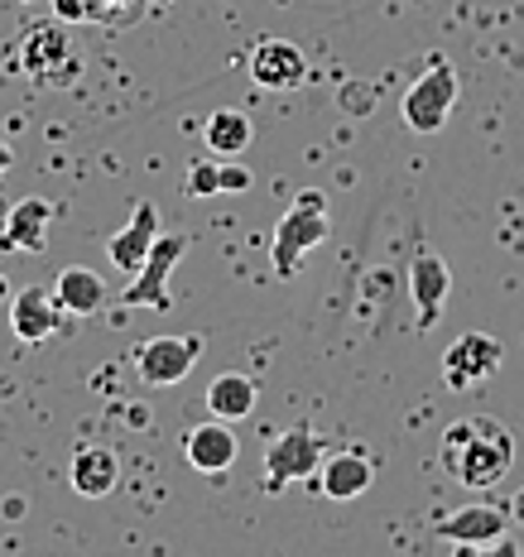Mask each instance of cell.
Masks as SVG:
<instances>
[{
    "instance_id": "1",
    "label": "cell",
    "mask_w": 524,
    "mask_h": 557,
    "mask_svg": "<svg viewBox=\"0 0 524 557\" xmlns=\"http://www.w3.org/2000/svg\"><path fill=\"white\" fill-rule=\"evenodd\" d=\"M438 461L467 491H491L496 481H505L515 467V437L505 423H496L491 413L458 418L452 428H442Z\"/></svg>"
},
{
    "instance_id": "2",
    "label": "cell",
    "mask_w": 524,
    "mask_h": 557,
    "mask_svg": "<svg viewBox=\"0 0 524 557\" xmlns=\"http://www.w3.org/2000/svg\"><path fill=\"white\" fill-rule=\"evenodd\" d=\"M15 67L34 87H73L83 77V53L68 39L63 20H34L15 44Z\"/></svg>"
},
{
    "instance_id": "3",
    "label": "cell",
    "mask_w": 524,
    "mask_h": 557,
    "mask_svg": "<svg viewBox=\"0 0 524 557\" xmlns=\"http://www.w3.org/2000/svg\"><path fill=\"white\" fill-rule=\"evenodd\" d=\"M332 231V216H328V193L318 188H304L294 197L284 216L275 222V240H270V264L279 278H294L304 270L308 250H318Z\"/></svg>"
},
{
    "instance_id": "4",
    "label": "cell",
    "mask_w": 524,
    "mask_h": 557,
    "mask_svg": "<svg viewBox=\"0 0 524 557\" xmlns=\"http://www.w3.org/2000/svg\"><path fill=\"white\" fill-rule=\"evenodd\" d=\"M452 107H458V67H452L448 58H434L428 73L418 77V83L404 87L400 121L410 125L414 135H438L442 125H448Z\"/></svg>"
},
{
    "instance_id": "5",
    "label": "cell",
    "mask_w": 524,
    "mask_h": 557,
    "mask_svg": "<svg viewBox=\"0 0 524 557\" xmlns=\"http://www.w3.org/2000/svg\"><path fill=\"white\" fill-rule=\"evenodd\" d=\"M510 505H462L438 519V539L462 553H510Z\"/></svg>"
},
{
    "instance_id": "6",
    "label": "cell",
    "mask_w": 524,
    "mask_h": 557,
    "mask_svg": "<svg viewBox=\"0 0 524 557\" xmlns=\"http://www.w3.org/2000/svg\"><path fill=\"white\" fill-rule=\"evenodd\" d=\"M322 457H328V451H322V437L313 433L308 423L284 428V433L265 447V485H270V491H284L289 481H308V475H318Z\"/></svg>"
},
{
    "instance_id": "7",
    "label": "cell",
    "mask_w": 524,
    "mask_h": 557,
    "mask_svg": "<svg viewBox=\"0 0 524 557\" xmlns=\"http://www.w3.org/2000/svg\"><path fill=\"white\" fill-rule=\"evenodd\" d=\"M193 240L188 236H159L155 250L145 255V264L131 274V284H125V308H169V278L179 270V260L188 255Z\"/></svg>"
},
{
    "instance_id": "8",
    "label": "cell",
    "mask_w": 524,
    "mask_h": 557,
    "mask_svg": "<svg viewBox=\"0 0 524 557\" xmlns=\"http://www.w3.org/2000/svg\"><path fill=\"white\" fill-rule=\"evenodd\" d=\"M404 284H410V298H414V332L438 327L442 308H448V294H452V274H448V264H442V255H434L428 246H418L410 255Z\"/></svg>"
},
{
    "instance_id": "9",
    "label": "cell",
    "mask_w": 524,
    "mask_h": 557,
    "mask_svg": "<svg viewBox=\"0 0 524 557\" xmlns=\"http://www.w3.org/2000/svg\"><path fill=\"white\" fill-rule=\"evenodd\" d=\"M505 366V346L491 332H467L448 346L442 356V385L448 389H476L482 380H491Z\"/></svg>"
},
{
    "instance_id": "10",
    "label": "cell",
    "mask_w": 524,
    "mask_h": 557,
    "mask_svg": "<svg viewBox=\"0 0 524 557\" xmlns=\"http://www.w3.org/2000/svg\"><path fill=\"white\" fill-rule=\"evenodd\" d=\"M203 361V336H149L135 351V375L145 385H179Z\"/></svg>"
},
{
    "instance_id": "11",
    "label": "cell",
    "mask_w": 524,
    "mask_h": 557,
    "mask_svg": "<svg viewBox=\"0 0 524 557\" xmlns=\"http://www.w3.org/2000/svg\"><path fill=\"white\" fill-rule=\"evenodd\" d=\"M251 77H255V87H265V91L304 87L308 83V58H304L298 44H289V39H260L251 49Z\"/></svg>"
},
{
    "instance_id": "12",
    "label": "cell",
    "mask_w": 524,
    "mask_h": 557,
    "mask_svg": "<svg viewBox=\"0 0 524 557\" xmlns=\"http://www.w3.org/2000/svg\"><path fill=\"white\" fill-rule=\"evenodd\" d=\"M183 457H188V467L203 471V475H227L241 457V443H236L227 418H207V423H197L183 433Z\"/></svg>"
},
{
    "instance_id": "13",
    "label": "cell",
    "mask_w": 524,
    "mask_h": 557,
    "mask_svg": "<svg viewBox=\"0 0 524 557\" xmlns=\"http://www.w3.org/2000/svg\"><path fill=\"white\" fill-rule=\"evenodd\" d=\"M58 298L53 284H25L20 294H10V327L20 342H49L58 332Z\"/></svg>"
},
{
    "instance_id": "14",
    "label": "cell",
    "mask_w": 524,
    "mask_h": 557,
    "mask_svg": "<svg viewBox=\"0 0 524 557\" xmlns=\"http://www.w3.org/2000/svg\"><path fill=\"white\" fill-rule=\"evenodd\" d=\"M68 481L83 500H107V495L121 485V457L107 443H83L73 451V467H68Z\"/></svg>"
},
{
    "instance_id": "15",
    "label": "cell",
    "mask_w": 524,
    "mask_h": 557,
    "mask_svg": "<svg viewBox=\"0 0 524 557\" xmlns=\"http://www.w3.org/2000/svg\"><path fill=\"white\" fill-rule=\"evenodd\" d=\"M370 481H376V461L356 447L332 451L318 467V491L328 495V500H356V495L370 491Z\"/></svg>"
},
{
    "instance_id": "16",
    "label": "cell",
    "mask_w": 524,
    "mask_h": 557,
    "mask_svg": "<svg viewBox=\"0 0 524 557\" xmlns=\"http://www.w3.org/2000/svg\"><path fill=\"white\" fill-rule=\"evenodd\" d=\"M155 240H159V207H155V202H135L131 222H125V226L111 236L107 255H111L115 270L135 274L139 264H145V255L155 250Z\"/></svg>"
},
{
    "instance_id": "17",
    "label": "cell",
    "mask_w": 524,
    "mask_h": 557,
    "mask_svg": "<svg viewBox=\"0 0 524 557\" xmlns=\"http://www.w3.org/2000/svg\"><path fill=\"white\" fill-rule=\"evenodd\" d=\"M49 222H53V207L44 197H25L5 212V226H0V250H25V255H39L49 246Z\"/></svg>"
},
{
    "instance_id": "18",
    "label": "cell",
    "mask_w": 524,
    "mask_h": 557,
    "mask_svg": "<svg viewBox=\"0 0 524 557\" xmlns=\"http://www.w3.org/2000/svg\"><path fill=\"white\" fill-rule=\"evenodd\" d=\"M255 173L236 159H193L188 164V178H183V197H217V193H251Z\"/></svg>"
},
{
    "instance_id": "19",
    "label": "cell",
    "mask_w": 524,
    "mask_h": 557,
    "mask_svg": "<svg viewBox=\"0 0 524 557\" xmlns=\"http://www.w3.org/2000/svg\"><path fill=\"white\" fill-rule=\"evenodd\" d=\"M53 298L68 318H92V312H101V304H107V278L97 270H87V264H73V270H63L53 278Z\"/></svg>"
},
{
    "instance_id": "20",
    "label": "cell",
    "mask_w": 524,
    "mask_h": 557,
    "mask_svg": "<svg viewBox=\"0 0 524 557\" xmlns=\"http://www.w3.org/2000/svg\"><path fill=\"white\" fill-rule=\"evenodd\" d=\"M255 404H260V389H255V380L241 375V370H227V375H217L212 385H207V413L212 418L241 423V418L255 413Z\"/></svg>"
},
{
    "instance_id": "21",
    "label": "cell",
    "mask_w": 524,
    "mask_h": 557,
    "mask_svg": "<svg viewBox=\"0 0 524 557\" xmlns=\"http://www.w3.org/2000/svg\"><path fill=\"white\" fill-rule=\"evenodd\" d=\"M203 139H207V149H212V154L236 159V154H246V149H251L255 125H251V115H246V111L227 107V111H212V115H207Z\"/></svg>"
},
{
    "instance_id": "22",
    "label": "cell",
    "mask_w": 524,
    "mask_h": 557,
    "mask_svg": "<svg viewBox=\"0 0 524 557\" xmlns=\"http://www.w3.org/2000/svg\"><path fill=\"white\" fill-rule=\"evenodd\" d=\"M361 298H356V312L361 318H376V304H386V298H394V274L390 270H366L361 274Z\"/></svg>"
},
{
    "instance_id": "23",
    "label": "cell",
    "mask_w": 524,
    "mask_h": 557,
    "mask_svg": "<svg viewBox=\"0 0 524 557\" xmlns=\"http://www.w3.org/2000/svg\"><path fill=\"white\" fill-rule=\"evenodd\" d=\"M49 5L63 25H97V20H111L107 0H49Z\"/></svg>"
},
{
    "instance_id": "24",
    "label": "cell",
    "mask_w": 524,
    "mask_h": 557,
    "mask_svg": "<svg viewBox=\"0 0 524 557\" xmlns=\"http://www.w3.org/2000/svg\"><path fill=\"white\" fill-rule=\"evenodd\" d=\"M337 107H342V115H370L376 111V87L370 83H342Z\"/></svg>"
},
{
    "instance_id": "25",
    "label": "cell",
    "mask_w": 524,
    "mask_h": 557,
    "mask_svg": "<svg viewBox=\"0 0 524 557\" xmlns=\"http://www.w3.org/2000/svg\"><path fill=\"white\" fill-rule=\"evenodd\" d=\"M145 5H149V0H107V15H111V20H121V15H131V10L139 15Z\"/></svg>"
},
{
    "instance_id": "26",
    "label": "cell",
    "mask_w": 524,
    "mask_h": 557,
    "mask_svg": "<svg viewBox=\"0 0 524 557\" xmlns=\"http://www.w3.org/2000/svg\"><path fill=\"white\" fill-rule=\"evenodd\" d=\"M25 509H29L25 500H15V495H10V500L0 505V515H5V519H25Z\"/></svg>"
},
{
    "instance_id": "27",
    "label": "cell",
    "mask_w": 524,
    "mask_h": 557,
    "mask_svg": "<svg viewBox=\"0 0 524 557\" xmlns=\"http://www.w3.org/2000/svg\"><path fill=\"white\" fill-rule=\"evenodd\" d=\"M10 164H15V149H10V139L0 135V173H5Z\"/></svg>"
},
{
    "instance_id": "28",
    "label": "cell",
    "mask_w": 524,
    "mask_h": 557,
    "mask_svg": "<svg viewBox=\"0 0 524 557\" xmlns=\"http://www.w3.org/2000/svg\"><path fill=\"white\" fill-rule=\"evenodd\" d=\"M510 519H515V524H524V485H520L515 500H510Z\"/></svg>"
},
{
    "instance_id": "29",
    "label": "cell",
    "mask_w": 524,
    "mask_h": 557,
    "mask_svg": "<svg viewBox=\"0 0 524 557\" xmlns=\"http://www.w3.org/2000/svg\"><path fill=\"white\" fill-rule=\"evenodd\" d=\"M0 304H10V278L0 274Z\"/></svg>"
},
{
    "instance_id": "30",
    "label": "cell",
    "mask_w": 524,
    "mask_h": 557,
    "mask_svg": "<svg viewBox=\"0 0 524 557\" xmlns=\"http://www.w3.org/2000/svg\"><path fill=\"white\" fill-rule=\"evenodd\" d=\"M149 5H155V10H159V5H169V0H149Z\"/></svg>"
},
{
    "instance_id": "31",
    "label": "cell",
    "mask_w": 524,
    "mask_h": 557,
    "mask_svg": "<svg viewBox=\"0 0 524 557\" xmlns=\"http://www.w3.org/2000/svg\"><path fill=\"white\" fill-rule=\"evenodd\" d=\"M25 5H39V0H25Z\"/></svg>"
}]
</instances>
